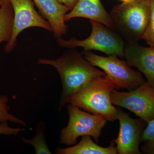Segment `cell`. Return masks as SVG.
<instances>
[{"label": "cell", "instance_id": "obj_1", "mask_svg": "<svg viewBox=\"0 0 154 154\" xmlns=\"http://www.w3.org/2000/svg\"><path fill=\"white\" fill-rule=\"evenodd\" d=\"M37 63L54 67L60 76L62 92L59 104L60 110L74 94L84 89L96 78L106 75L91 65L74 48H69L55 60L40 59Z\"/></svg>", "mask_w": 154, "mask_h": 154}, {"label": "cell", "instance_id": "obj_2", "mask_svg": "<svg viewBox=\"0 0 154 154\" xmlns=\"http://www.w3.org/2000/svg\"><path fill=\"white\" fill-rule=\"evenodd\" d=\"M113 29L126 43L138 42L150 18V0H128L116 5L110 14Z\"/></svg>", "mask_w": 154, "mask_h": 154}, {"label": "cell", "instance_id": "obj_3", "mask_svg": "<svg viewBox=\"0 0 154 154\" xmlns=\"http://www.w3.org/2000/svg\"><path fill=\"white\" fill-rule=\"evenodd\" d=\"M115 86L107 75L96 78L87 87L74 94L68 103L94 115H102L107 120H117V108L111 102Z\"/></svg>", "mask_w": 154, "mask_h": 154}, {"label": "cell", "instance_id": "obj_4", "mask_svg": "<svg viewBox=\"0 0 154 154\" xmlns=\"http://www.w3.org/2000/svg\"><path fill=\"white\" fill-rule=\"evenodd\" d=\"M92 27L91 35L83 40L72 37L68 40L56 38L58 45L63 48H83L84 51L96 50L108 55L123 57V51L126 42L118 33L112 31L97 21L89 20Z\"/></svg>", "mask_w": 154, "mask_h": 154}, {"label": "cell", "instance_id": "obj_5", "mask_svg": "<svg viewBox=\"0 0 154 154\" xmlns=\"http://www.w3.org/2000/svg\"><path fill=\"white\" fill-rule=\"evenodd\" d=\"M82 54L91 65L104 71L116 90L132 91L145 82L140 72L133 69L126 61L119 59L116 56H102L90 51H84Z\"/></svg>", "mask_w": 154, "mask_h": 154}, {"label": "cell", "instance_id": "obj_6", "mask_svg": "<svg viewBox=\"0 0 154 154\" xmlns=\"http://www.w3.org/2000/svg\"><path fill=\"white\" fill-rule=\"evenodd\" d=\"M67 109L69 122L67 126L61 130L60 143L73 146L77 143L78 138L85 135L91 136L98 143L102 129L107 123V119L103 116L83 111L70 103L67 106Z\"/></svg>", "mask_w": 154, "mask_h": 154}, {"label": "cell", "instance_id": "obj_7", "mask_svg": "<svg viewBox=\"0 0 154 154\" xmlns=\"http://www.w3.org/2000/svg\"><path fill=\"white\" fill-rule=\"evenodd\" d=\"M111 99L113 105L126 108L146 123L154 119V89L147 81L128 92L113 89Z\"/></svg>", "mask_w": 154, "mask_h": 154}, {"label": "cell", "instance_id": "obj_8", "mask_svg": "<svg viewBox=\"0 0 154 154\" xmlns=\"http://www.w3.org/2000/svg\"><path fill=\"white\" fill-rule=\"evenodd\" d=\"M14 12L13 33L11 40L5 48L7 53L17 45V38L21 32L31 27H38L50 32L53 30L49 22L36 11L32 0H10Z\"/></svg>", "mask_w": 154, "mask_h": 154}, {"label": "cell", "instance_id": "obj_9", "mask_svg": "<svg viewBox=\"0 0 154 154\" xmlns=\"http://www.w3.org/2000/svg\"><path fill=\"white\" fill-rule=\"evenodd\" d=\"M117 119L119 129L116 138L113 140L119 154H141L140 149L141 137L147 123L141 119H134L129 114L117 108Z\"/></svg>", "mask_w": 154, "mask_h": 154}, {"label": "cell", "instance_id": "obj_10", "mask_svg": "<svg viewBox=\"0 0 154 154\" xmlns=\"http://www.w3.org/2000/svg\"><path fill=\"white\" fill-rule=\"evenodd\" d=\"M123 57L131 67L142 73L154 89V48L144 47L138 42L125 43Z\"/></svg>", "mask_w": 154, "mask_h": 154}, {"label": "cell", "instance_id": "obj_11", "mask_svg": "<svg viewBox=\"0 0 154 154\" xmlns=\"http://www.w3.org/2000/svg\"><path fill=\"white\" fill-rule=\"evenodd\" d=\"M39 13L49 22L56 38H61L68 30L65 17L70 9L57 0H32Z\"/></svg>", "mask_w": 154, "mask_h": 154}, {"label": "cell", "instance_id": "obj_12", "mask_svg": "<svg viewBox=\"0 0 154 154\" xmlns=\"http://www.w3.org/2000/svg\"><path fill=\"white\" fill-rule=\"evenodd\" d=\"M75 18L94 20L110 29L113 26L110 14L107 13L100 0H78L74 8L66 15V22Z\"/></svg>", "mask_w": 154, "mask_h": 154}, {"label": "cell", "instance_id": "obj_13", "mask_svg": "<svg viewBox=\"0 0 154 154\" xmlns=\"http://www.w3.org/2000/svg\"><path fill=\"white\" fill-rule=\"evenodd\" d=\"M79 142L77 144L66 148H57V154H117L115 143L113 140L107 147H103L94 142L91 136L82 137Z\"/></svg>", "mask_w": 154, "mask_h": 154}, {"label": "cell", "instance_id": "obj_14", "mask_svg": "<svg viewBox=\"0 0 154 154\" xmlns=\"http://www.w3.org/2000/svg\"><path fill=\"white\" fill-rule=\"evenodd\" d=\"M14 19V10L10 1L0 6V44L11 40Z\"/></svg>", "mask_w": 154, "mask_h": 154}, {"label": "cell", "instance_id": "obj_15", "mask_svg": "<svg viewBox=\"0 0 154 154\" xmlns=\"http://www.w3.org/2000/svg\"><path fill=\"white\" fill-rule=\"evenodd\" d=\"M45 128L46 127L44 122H40L37 125L36 134L33 138L29 139L23 137L21 138L24 143L33 146L36 154H52L45 140Z\"/></svg>", "mask_w": 154, "mask_h": 154}, {"label": "cell", "instance_id": "obj_16", "mask_svg": "<svg viewBox=\"0 0 154 154\" xmlns=\"http://www.w3.org/2000/svg\"><path fill=\"white\" fill-rule=\"evenodd\" d=\"M146 125L141 137V150L142 154H154V119Z\"/></svg>", "mask_w": 154, "mask_h": 154}, {"label": "cell", "instance_id": "obj_17", "mask_svg": "<svg viewBox=\"0 0 154 154\" xmlns=\"http://www.w3.org/2000/svg\"><path fill=\"white\" fill-rule=\"evenodd\" d=\"M8 100L7 96L5 95L0 96V123L10 121L26 127L27 124L25 121L9 113L10 107L8 105Z\"/></svg>", "mask_w": 154, "mask_h": 154}, {"label": "cell", "instance_id": "obj_18", "mask_svg": "<svg viewBox=\"0 0 154 154\" xmlns=\"http://www.w3.org/2000/svg\"><path fill=\"white\" fill-rule=\"evenodd\" d=\"M150 11L149 22L142 39L144 40L150 46L154 48V0H150Z\"/></svg>", "mask_w": 154, "mask_h": 154}, {"label": "cell", "instance_id": "obj_19", "mask_svg": "<svg viewBox=\"0 0 154 154\" xmlns=\"http://www.w3.org/2000/svg\"><path fill=\"white\" fill-rule=\"evenodd\" d=\"M23 130L21 128H12L8 125V122L0 123V134L17 135Z\"/></svg>", "mask_w": 154, "mask_h": 154}, {"label": "cell", "instance_id": "obj_20", "mask_svg": "<svg viewBox=\"0 0 154 154\" xmlns=\"http://www.w3.org/2000/svg\"><path fill=\"white\" fill-rule=\"evenodd\" d=\"M57 1L68 7L70 9L71 11L74 8L78 0H57Z\"/></svg>", "mask_w": 154, "mask_h": 154}, {"label": "cell", "instance_id": "obj_21", "mask_svg": "<svg viewBox=\"0 0 154 154\" xmlns=\"http://www.w3.org/2000/svg\"><path fill=\"white\" fill-rule=\"evenodd\" d=\"M10 0H0V6L2 5L3 4H5L7 2H9Z\"/></svg>", "mask_w": 154, "mask_h": 154}, {"label": "cell", "instance_id": "obj_22", "mask_svg": "<svg viewBox=\"0 0 154 154\" xmlns=\"http://www.w3.org/2000/svg\"><path fill=\"white\" fill-rule=\"evenodd\" d=\"M121 1H122V2H126V1H128V0H120Z\"/></svg>", "mask_w": 154, "mask_h": 154}]
</instances>
